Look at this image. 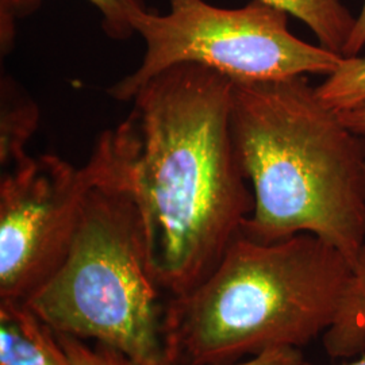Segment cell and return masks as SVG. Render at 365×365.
<instances>
[{
    "label": "cell",
    "mask_w": 365,
    "mask_h": 365,
    "mask_svg": "<svg viewBox=\"0 0 365 365\" xmlns=\"http://www.w3.org/2000/svg\"><path fill=\"white\" fill-rule=\"evenodd\" d=\"M232 88L206 66H170L105 131L138 211L149 272L170 298L214 272L255 209L232 131Z\"/></svg>",
    "instance_id": "6da1fadb"
},
{
    "label": "cell",
    "mask_w": 365,
    "mask_h": 365,
    "mask_svg": "<svg viewBox=\"0 0 365 365\" xmlns=\"http://www.w3.org/2000/svg\"><path fill=\"white\" fill-rule=\"evenodd\" d=\"M232 131L255 196L241 235L271 244L310 233L357 272L365 264L364 135L306 76L233 81Z\"/></svg>",
    "instance_id": "7a4b0ae2"
},
{
    "label": "cell",
    "mask_w": 365,
    "mask_h": 365,
    "mask_svg": "<svg viewBox=\"0 0 365 365\" xmlns=\"http://www.w3.org/2000/svg\"><path fill=\"white\" fill-rule=\"evenodd\" d=\"M354 283L352 264L317 235L262 244L240 235L206 280L164 304L167 364L302 348L339 321Z\"/></svg>",
    "instance_id": "3957f363"
},
{
    "label": "cell",
    "mask_w": 365,
    "mask_h": 365,
    "mask_svg": "<svg viewBox=\"0 0 365 365\" xmlns=\"http://www.w3.org/2000/svg\"><path fill=\"white\" fill-rule=\"evenodd\" d=\"M93 152L99 176L72 248L26 303L57 334L105 344L137 365H168L164 304L149 272L138 211L105 133Z\"/></svg>",
    "instance_id": "277c9868"
},
{
    "label": "cell",
    "mask_w": 365,
    "mask_h": 365,
    "mask_svg": "<svg viewBox=\"0 0 365 365\" xmlns=\"http://www.w3.org/2000/svg\"><path fill=\"white\" fill-rule=\"evenodd\" d=\"M284 10L261 0L241 9H221L206 0H170L164 15L145 11L134 30L145 42L137 69L108 95L131 102L140 88L170 66H206L233 81H265L331 75L342 56L294 36Z\"/></svg>",
    "instance_id": "5b68a950"
},
{
    "label": "cell",
    "mask_w": 365,
    "mask_h": 365,
    "mask_svg": "<svg viewBox=\"0 0 365 365\" xmlns=\"http://www.w3.org/2000/svg\"><path fill=\"white\" fill-rule=\"evenodd\" d=\"M99 176L56 155L29 157L0 179V299L27 302L64 264Z\"/></svg>",
    "instance_id": "8992f818"
},
{
    "label": "cell",
    "mask_w": 365,
    "mask_h": 365,
    "mask_svg": "<svg viewBox=\"0 0 365 365\" xmlns=\"http://www.w3.org/2000/svg\"><path fill=\"white\" fill-rule=\"evenodd\" d=\"M0 365H72L58 334L26 302L0 299Z\"/></svg>",
    "instance_id": "52a82bcc"
},
{
    "label": "cell",
    "mask_w": 365,
    "mask_h": 365,
    "mask_svg": "<svg viewBox=\"0 0 365 365\" xmlns=\"http://www.w3.org/2000/svg\"><path fill=\"white\" fill-rule=\"evenodd\" d=\"M39 110L37 103L19 84L3 76L0 81V167L11 170L29 158L26 146L37 130Z\"/></svg>",
    "instance_id": "ba28073f"
},
{
    "label": "cell",
    "mask_w": 365,
    "mask_h": 365,
    "mask_svg": "<svg viewBox=\"0 0 365 365\" xmlns=\"http://www.w3.org/2000/svg\"><path fill=\"white\" fill-rule=\"evenodd\" d=\"M102 15V26L113 39H128L135 33L134 21L148 11L143 0H88ZM41 0H0V49H13L16 22L36 13Z\"/></svg>",
    "instance_id": "9c48e42d"
},
{
    "label": "cell",
    "mask_w": 365,
    "mask_h": 365,
    "mask_svg": "<svg viewBox=\"0 0 365 365\" xmlns=\"http://www.w3.org/2000/svg\"><path fill=\"white\" fill-rule=\"evenodd\" d=\"M284 10L309 27L321 45L342 56L356 18L339 0H261Z\"/></svg>",
    "instance_id": "30bf717a"
},
{
    "label": "cell",
    "mask_w": 365,
    "mask_h": 365,
    "mask_svg": "<svg viewBox=\"0 0 365 365\" xmlns=\"http://www.w3.org/2000/svg\"><path fill=\"white\" fill-rule=\"evenodd\" d=\"M324 345L333 359L365 351V265L356 272V283L345 300L339 321L324 334Z\"/></svg>",
    "instance_id": "8fae6325"
},
{
    "label": "cell",
    "mask_w": 365,
    "mask_h": 365,
    "mask_svg": "<svg viewBox=\"0 0 365 365\" xmlns=\"http://www.w3.org/2000/svg\"><path fill=\"white\" fill-rule=\"evenodd\" d=\"M321 101L334 111H346L365 102V57H342L337 69L317 87Z\"/></svg>",
    "instance_id": "7c38bea8"
},
{
    "label": "cell",
    "mask_w": 365,
    "mask_h": 365,
    "mask_svg": "<svg viewBox=\"0 0 365 365\" xmlns=\"http://www.w3.org/2000/svg\"><path fill=\"white\" fill-rule=\"evenodd\" d=\"M58 339L72 365H137L126 354L105 344L91 345L66 334H58Z\"/></svg>",
    "instance_id": "4fadbf2b"
},
{
    "label": "cell",
    "mask_w": 365,
    "mask_h": 365,
    "mask_svg": "<svg viewBox=\"0 0 365 365\" xmlns=\"http://www.w3.org/2000/svg\"><path fill=\"white\" fill-rule=\"evenodd\" d=\"M218 365H307L300 348H274L232 364Z\"/></svg>",
    "instance_id": "5bb4252c"
},
{
    "label": "cell",
    "mask_w": 365,
    "mask_h": 365,
    "mask_svg": "<svg viewBox=\"0 0 365 365\" xmlns=\"http://www.w3.org/2000/svg\"><path fill=\"white\" fill-rule=\"evenodd\" d=\"M365 46V0L363 4V9L360 14L356 16L354 21V26H353L351 37L348 39L342 57H353V56H359V53L361 52V49Z\"/></svg>",
    "instance_id": "9a60e30c"
},
{
    "label": "cell",
    "mask_w": 365,
    "mask_h": 365,
    "mask_svg": "<svg viewBox=\"0 0 365 365\" xmlns=\"http://www.w3.org/2000/svg\"><path fill=\"white\" fill-rule=\"evenodd\" d=\"M339 115L346 128L365 137V102L351 110L339 111Z\"/></svg>",
    "instance_id": "2e32d148"
},
{
    "label": "cell",
    "mask_w": 365,
    "mask_h": 365,
    "mask_svg": "<svg viewBox=\"0 0 365 365\" xmlns=\"http://www.w3.org/2000/svg\"><path fill=\"white\" fill-rule=\"evenodd\" d=\"M346 365H365V354L363 356V357H360L359 360H356V361H353V363H351V364Z\"/></svg>",
    "instance_id": "e0dca14e"
}]
</instances>
